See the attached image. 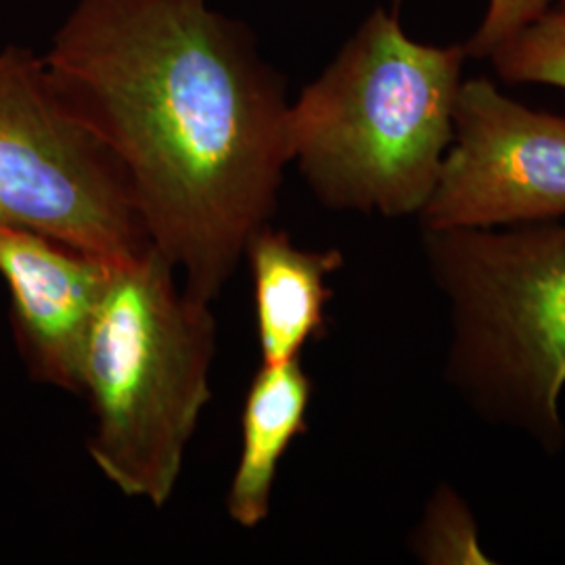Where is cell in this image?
<instances>
[{
    "label": "cell",
    "instance_id": "obj_10",
    "mask_svg": "<svg viewBox=\"0 0 565 565\" xmlns=\"http://www.w3.org/2000/svg\"><path fill=\"white\" fill-rule=\"evenodd\" d=\"M499 78L511 84L565 88V9L551 7L488 57Z\"/></svg>",
    "mask_w": 565,
    "mask_h": 565
},
{
    "label": "cell",
    "instance_id": "obj_12",
    "mask_svg": "<svg viewBox=\"0 0 565 565\" xmlns=\"http://www.w3.org/2000/svg\"><path fill=\"white\" fill-rule=\"evenodd\" d=\"M557 0H486L484 18L463 44L469 57L488 60L497 46L545 15Z\"/></svg>",
    "mask_w": 565,
    "mask_h": 565
},
{
    "label": "cell",
    "instance_id": "obj_2",
    "mask_svg": "<svg viewBox=\"0 0 565 565\" xmlns=\"http://www.w3.org/2000/svg\"><path fill=\"white\" fill-rule=\"evenodd\" d=\"M463 44L406 34L377 7L289 105L291 163L329 210L419 216L452 141Z\"/></svg>",
    "mask_w": 565,
    "mask_h": 565
},
{
    "label": "cell",
    "instance_id": "obj_6",
    "mask_svg": "<svg viewBox=\"0 0 565 565\" xmlns=\"http://www.w3.org/2000/svg\"><path fill=\"white\" fill-rule=\"evenodd\" d=\"M417 218L424 231L565 218V116L515 102L490 78L463 81L452 141Z\"/></svg>",
    "mask_w": 565,
    "mask_h": 565
},
{
    "label": "cell",
    "instance_id": "obj_8",
    "mask_svg": "<svg viewBox=\"0 0 565 565\" xmlns=\"http://www.w3.org/2000/svg\"><path fill=\"white\" fill-rule=\"evenodd\" d=\"M252 273L256 331L263 364L298 359L303 345L323 335L327 279L343 266L340 249H303L266 224L245 247Z\"/></svg>",
    "mask_w": 565,
    "mask_h": 565
},
{
    "label": "cell",
    "instance_id": "obj_1",
    "mask_svg": "<svg viewBox=\"0 0 565 565\" xmlns=\"http://www.w3.org/2000/svg\"><path fill=\"white\" fill-rule=\"evenodd\" d=\"M44 61L121 163L153 249L214 302L291 163L279 72L207 0H78Z\"/></svg>",
    "mask_w": 565,
    "mask_h": 565
},
{
    "label": "cell",
    "instance_id": "obj_13",
    "mask_svg": "<svg viewBox=\"0 0 565 565\" xmlns=\"http://www.w3.org/2000/svg\"><path fill=\"white\" fill-rule=\"evenodd\" d=\"M555 7H559V9H565V0H557V2H555Z\"/></svg>",
    "mask_w": 565,
    "mask_h": 565
},
{
    "label": "cell",
    "instance_id": "obj_11",
    "mask_svg": "<svg viewBox=\"0 0 565 565\" xmlns=\"http://www.w3.org/2000/svg\"><path fill=\"white\" fill-rule=\"evenodd\" d=\"M413 548L425 564H488L478 545L476 524L450 488L434 494L415 532Z\"/></svg>",
    "mask_w": 565,
    "mask_h": 565
},
{
    "label": "cell",
    "instance_id": "obj_3",
    "mask_svg": "<svg viewBox=\"0 0 565 565\" xmlns=\"http://www.w3.org/2000/svg\"><path fill=\"white\" fill-rule=\"evenodd\" d=\"M214 356L212 303L162 254L116 266L84 343L81 396L95 419L90 459L124 497L156 509L174 497Z\"/></svg>",
    "mask_w": 565,
    "mask_h": 565
},
{
    "label": "cell",
    "instance_id": "obj_4",
    "mask_svg": "<svg viewBox=\"0 0 565 565\" xmlns=\"http://www.w3.org/2000/svg\"><path fill=\"white\" fill-rule=\"evenodd\" d=\"M448 310L445 377L488 424L565 445V224L424 231Z\"/></svg>",
    "mask_w": 565,
    "mask_h": 565
},
{
    "label": "cell",
    "instance_id": "obj_9",
    "mask_svg": "<svg viewBox=\"0 0 565 565\" xmlns=\"http://www.w3.org/2000/svg\"><path fill=\"white\" fill-rule=\"evenodd\" d=\"M312 380L300 356L263 364L247 387L242 415V450L226 492V513L242 527H258L270 513L282 455L306 431Z\"/></svg>",
    "mask_w": 565,
    "mask_h": 565
},
{
    "label": "cell",
    "instance_id": "obj_5",
    "mask_svg": "<svg viewBox=\"0 0 565 565\" xmlns=\"http://www.w3.org/2000/svg\"><path fill=\"white\" fill-rule=\"evenodd\" d=\"M0 223L114 266L153 249L118 158L23 46L0 51Z\"/></svg>",
    "mask_w": 565,
    "mask_h": 565
},
{
    "label": "cell",
    "instance_id": "obj_7",
    "mask_svg": "<svg viewBox=\"0 0 565 565\" xmlns=\"http://www.w3.org/2000/svg\"><path fill=\"white\" fill-rule=\"evenodd\" d=\"M116 266L36 231L0 223V279L28 375L81 396V364L90 324Z\"/></svg>",
    "mask_w": 565,
    "mask_h": 565
}]
</instances>
